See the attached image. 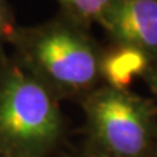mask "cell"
<instances>
[{
	"instance_id": "6da1fadb",
	"label": "cell",
	"mask_w": 157,
	"mask_h": 157,
	"mask_svg": "<svg viewBox=\"0 0 157 157\" xmlns=\"http://www.w3.org/2000/svg\"><path fill=\"white\" fill-rule=\"evenodd\" d=\"M9 45L13 56L58 100L80 101L102 81V48L89 29L63 14L36 26H18Z\"/></svg>"
},
{
	"instance_id": "7a4b0ae2",
	"label": "cell",
	"mask_w": 157,
	"mask_h": 157,
	"mask_svg": "<svg viewBox=\"0 0 157 157\" xmlns=\"http://www.w3.org/2000/svg\"><path fill=\"white\" fill-rule=\"evenodd\" d=\"M63 135L59 100L0 47V157H48Z\"/></svg>"
},
{
	"instance_id": "3957f363",
	"label": "cell",
	"mask_w": 157,
	"mask_h": 157,
	"mask_svg": "<svg viewBox=\"0 0 157 157\" xmlns=\"http://www.w3.org/2000/svg\"><path fill=\"white\" fill-rule=\"evenodd\" d=\"M80 105L86 148L107 157H149L157 141V105L152 100L104 84Z\"/></svg>"
},
{
	"instance_id": "277c9868",
	"label": "cell",
	"mask_w": 157,
	"mask_h": 157,
	"mask_svg": "<svg viewBox=\"0 0 157 157\" xmlns=\"http://www.w3.org/2000/svg\"><path fill=\"white\" fill-rule=\"evenodd\" d=\"M98 24L111 42L139 47L157 59V0H113Z\"/></svg>"
},
{
	"instance_id": "5b68a950",
	"label": "cell",
	"mask_w": 157,
	"mask_h": 157,
	"mask_svg": "<svg viewBox=\"0 0 157 157\" xmlns=\"http://www.w3.org/2000/svg\"><path fill=\"white\" fill-rule=\"evenodd\" d=\"M155 58L139 47L111 42L102 48L100 71L105 85L117 89H130L135 77H143Z\"/></svg>"
},
{
	"instance_id": "8992f818",
	"label": "cell",
	"mask_w": 157,
	"mask_h": 157,
	"mask_svg": "<svg viewBox=\"0 0 157 157\" xmlns=\"http://www.w3.org/2000/svg\"><path fill=\"white\" fill-rule=\"evenodd\" d=\"M113 0H58L62 14L85 29L100 21Z\"/></svg>"
},
{
	"instance_id": "52a82bcc",
	"label": "cell",
	"mask_w": 157,
	"mask_h": 157,
	"mask_svg": "<svg viewBox=\"0 0 157 157\" xmlns=\"http://www.w3.org/2000/svg\"><path fill=\"white\" fill-rule=\"evenodd\" d=\"M18 29L14 14L7 0H0V47L11 43Z\"/></svg>"
},
{
	"instance_id": "ba28073f",
	"label": "cell",
	"mask_w": 157,
	"mask_h": 157,
	"mask_svg": "<svg viewBox=\"0 0 157 157\" xmlns=\"http://www.w3.org/2000/svg\"><path fill=\"white\" fill-rule=\"evenodd\" d=\"M143 80L145 81V84L148 85L151 92L153 93V96L157 98V59H155V60L152 62L148 71H147L145 75L143 76Z\"/></svg>"
},
{
	"instance_id": "9c48e42d",
	"label": "cell",
	"mask_w": 157,
	"mask_h": 157,
	"mask_svg": "<svg viewBox=\"0 0 157 157\" xmlns=\"http://www.w3.org/2000/svg\"><path fill=\"white\" fill-rule=\"evenodd\" d=\"M78 157H107V156H104V155H101V153H98V152L92 151V149H89V148H86L85 147V151L82 152Z\"/></svg>"
},
{
	"instance_id": "30bf717a",
	"label": "cell",
	"mask_w": 157,
	"mask_h": 157,
	"mask_svg": "<svg viewBox=\"0 0 157 157\" xmlns=\"http://www.w3.org/2000/svg\"><path fill=\"white\" fill-rule=\"evenodd\" d=\"M149 157H157V141H156V144L153 147V149H152V152H151Z\"/></svg>"
}]
</instances>
